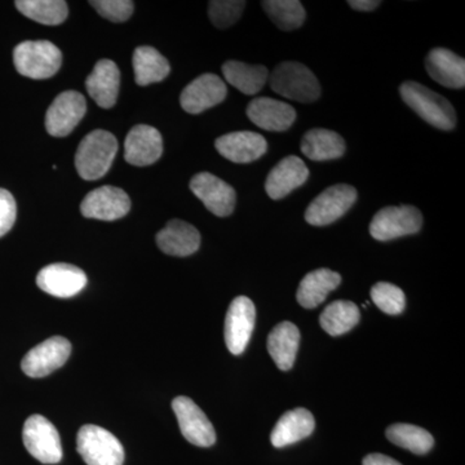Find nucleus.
<instances>
[{
	"instance_id": "11",
	"label": "nucleus",
	"mask_w": 465,
	"mask_h": 465,
	"mask_svg": "<svg viewBox=\"0 0 465 465\" xmlns=\"http://www.w3.org/2000/svg\"><path fill=\"white\" fill-rule=\"evenodd\" d=\"M72 353V344L63 336H54L27 351L21 367L30 378H43L65 365Z\"/></svg>"
},
{
	"instance_id": "33",
	"label": "nucleus",
	"mask_w": 465,
	"mask_h": 465,
	"mask_svg": "<svg viewBox=\"0 0 465 465\" xmlns=\"http://www.w3.org/2000/svg\"><path fill=\"white\" fill-rule=\"evenodd\" d=\"M262 7L275 25L284 32L299 29L307 18L299 0H265L262 2Z\"/></svg>"
},
{
	"instance_id": "25",
	"label": "nucleus",
	"mask_w": 465,
	"mask_h": 465,
	"mask_svg": "<svg viewBox=\"0 0 465 465\" xmlns=\"http://www.w3.org/2000/svg\"><path fill=\"white\" fill-rule=\"evenodd\" d=\"M341 283V274L326 268L317 269L302 278L296 298L302 308H317Z\"/></svg>"
},
{
	"instance_id": "34",
	"label": "nucleus",
	"mask_w": 465,
	"mask_h": 465,
	"mask_svg": "<svg viewBox=\"0 0 465 465\" xmlns=\"http://www.w3.org/2000/svg\"><path fill=\"white\" fill-rule=\"evenodd\" d=\"M371 299L376 307L390 316H399L405 311V293L394 284L388 282L374 284L371 289Z\"/></svg>"
},
{
	"instance_id": "31",
	"label": "nucleus",
	"mask_w": 465,
	"mask_h": 465,
	"mask_svg": "<svg viewBox=\"0 0 465 465\" xmlns=\"http://www.w3.org/2000/svg\"><path fill=\"white\" fill-rule=\"evenodd\" d=\"M15 5L24 16L43 25H60L69 15L67 3L63 0H17Z\"/></svg>"
},
{
	"instance_id": "39",
	"label": "nucleus",
	"mask_w": 465,
	"mask_h": 465,
	"mask_svg": "<svg viewBox=\"0 0 465 465\" xmlns=\"http://www.w3.org/2000/svg\"><path fill=\"white\" fill-rule=\"evenodd\" d=\"M348 5L356 11L370 12L378 8L381 2H376V0H349Z\"/></svg>"
},
{
	"instance_id": "16",
	"label": "nucleus",
	"mask_w": 465,
	"mask_h": 465,
	"mask_svg": "<svg viewBox=\"0 0 465 465\" xmlns=\"http://www.w3.org/2000/svg\"><path fill=\"white\" fill-rule=\"evenodd\" d=\"M228 94L225 82L215 74H203L186 85L180 96L182 108L189 114H200L225 100Z\"/></svg>"
},
{
	"instance_id": "24",
	"label": "nucleus",
	"mask_w": 465,
	"mask_h": 465,
	"mask_svg": "<svg viewBox=\"0 0 465 465\" xmlns=\"http://www.w3.org/2000/svg\"><path fill=\"white\" fill-rule=\"evenodd\" d=\"M316 428L314 416L307 409L291 410L281 416L272 432L271 440L274 448L281 449L307 439Z\"/></svg>"
},
{
	"instance_id": "19",
	"label": "nucleus",
	"mask_w": 465,
	"mask_h": 465,
	"mask_svg": "<svg viewBox=\"0 0 465 465\" xmlns=\"http://www.w3.org/2000/svg\"><path fill=\"white\" fill-rule=\"evenodd\" d=\"M220 155L232 163H251L258 161L268 150V143L260 134L240 131L219 137L215 143Z\"/></svg>"
},
{
	"instance_id": "37",
	"label": "nucleus",
	"mask_w": 465,
	"mask_h": 465,
	"mask_svg": "<svg viewBox=\"0 0 465 465\" xmlns=\"http://www.w3.org/2000/svg\"><path fill=\"white\" fill-rule=\"evenodd\" d=\"M17 207L14 195L0 189V237L7 234L16 222Z\"/></svg>"
},
{
	"instance_id": "32",
	"label": "nucleus",
	"mask_w": 465,
	"mask_h": 465,
	"mask_svg": "<svg viewBox=\"0 0 465 465\" xmlns=\"http://www.w3.org/2000/svg\"><path fill=\"white\" fill-rule=\"evenodd\" d=\"M387 439L394 445L399 446L414 454L424 455L432 450L434 439L432 434L423 428L412 424H393L388 428Z\"/></svg>"
},
{
	"instance_id": "9",
	"label": "nucleus",
	"mask_w": 465,
	"mask_h": 465,
	"mask_svg": "<svg viewBox=\"0 0 465 465\" xmlns=\"http://www.w3.org/2000/svg\"><path fill=\"white\" fill-rule=\"evenodd\" d=\"M87 113L84 94L65 91L58 94L45 114V128L51 136L65 137L73 133Z\"/></svg>"
},
{
	"instance_id": "23",
	"label": "nucleus",
	"mask_w": 465,
	"mask_h": 465,
	"mask_svg": "<svg viewBox=\"0 0 465 465\" xmlns=\"http://www.w3.org/2000/svg\"><path fill=\"white\" fill-rule=\"evenodd\" d=\"M157 244L167 255L185 258L200 250L201 234L197 228L189 223L171 220L161 232H158Z\"/></svg>"
},
{
	"instance_id": "26",
	"label": "nucleus",
	"mask_w": 465,
	"mask_h": 465,
	"mask_svg": "<svg viewBox=\"0 0 465 465\" xmlns=\"http://www.w3.org/2000/svg\"><path fill=\"white\" fill-rule=\"evenodd\" d=\"M300 344V331L295 324H277L268 336V351L275 365L282 371H289L295 363Z\"/></svg>"
},
{
	"instance_id": "12",
	"label": "nucleus",
	"mask_w": 465,
	"mask_h": 465,
	"mask_svg": "<svg viewBox=\"0 0 465 465\" xmlns=\"http://www.w3.org/2000/svg\"><path fill=\"white\" fill-rule=\"evenodd\" d=\"M173 409L186 440L200 448H210L216 442L215 428L194 401L189 397H176L173 401Z\"/></svg>"
},
{
	"instance_id": "1",
	"label": "nucleus",
	"mask_w": 465,
	"mask_h": 465,
	"mask_svg": "<svg viewBox=\"0 0 465 465\" xmlns=\"http://www.w3.org/2000/svg\"><path fill=\"white\" fill-rule=\"evenodd\" d=\"M400 94L406 105L427 124L442 131L454 130L457 113L448 99L412 81L401 84Z\"/></svg>"
},
{
	"instance_id": "14",
	"label": "nucleus",
	"mask_w": 465,
	"mask_h": 465,
	"mask_svg": "<svg viewBox=\"0 0 465 465\" xmlns=\"http://www.w3.org/2000/svg\"><path fill=\"white\" fill-rule=\"evenodd\" d=\"M189 186L195 197L200 198L213 215L219 217L232 215L237 202V194L224 180L210 173H201L193 177Z\"/></svg>"
},
{
	"instance_id": "5",
	"label": "nucleus",
	"mask_w": 465,
	"mask_h": 465,
	"mask_svg": "<svg viewBox=\"0 0 465 465\" xmlns=\"http://www.w3.org/2000/svg\"><path fill=\"white\" fill-rule=\"evenodd\" d=\"M76 449L87 465H124V446L99 425H84L79 430Z\"/></svg>"
},
{
	"instance_id": "22",
	"label": "nucleus",
	"mask_w": 465,
	"mask_h": 465,
	"mask_svg": "<svg viewBox=\"0 0 465 465\" xmlns=\"http://www.w3.org/2000/svg\"><path fill=\"white\" fill-rule=\"evenodd\" d=\"M119 84H121L119 67L114 61L106 60V58L100 60L85 79L88 94L103 109H110L115 105Z\"/></svg>"
},
{
	"instance_id": "8",
	"label": "nucleus",
	"mask_w": 465,
	"mask_h": 465,
	"mask_svg": "<svg viewBox=\"0 0 465 465\" xmlns=\"http://www.w3.org/2000/svg\"><path fill=\"white\" fill-rule=\"evenodd\" d=\"M24 445L36 460L56 464L63 459V446L56 427L42 415H32L23 430Z\"/></svg>"
},
{
	"instance_id": "20",
	"label": "nucleus",
	"mask_w": 465,
	"mask_h": 465,
	"mask_svg": "<svg viewBox=\"0 0 465 465\" xmlns=\"http://www.w3.org/2000/svg\"><path fill=\"white\" fill-rule=\"evenodd\" d=\"M309 170L302 159L290 155L269 173L266 177L265 191L272 200L278 201L289 195L291 192L307 183Z\"/></svg>"
},
{
	"instance_id": "7",
	"label": "nucleus",
	"mask_w": 465,
	"mask_h": 465,
	"mask_svg": "<svg viewBox=\"0 0 465 465\" xmlns=\"http://www.w3.org/2000/svg\"><path fill=\"white\" fill-rule=\"evenodd\" d=\"M423 226V215L414 206H391L376 213L370 234L376 241L387 242L416 234Z\"/></svg>"
},
{
	"instance_id": "30",
	"label": "nucleus",
	"mask_w": 465,
	"mask_h": 465,
	"mask_svg": "<svg viewBox=\"0 0 465 465\" xmlns=\"http://www.w3.org/2000/svg\"><path fill=\"white\" fill-rule=\"evenodd\" d=\"M360 318V309L354 302L338 300L324 309L320 317V323L329 335L341 336L356 327Z\"/></svg>"
},
{
	"instance_id": "18",
	"label": "nucleus",
	"mask_w": 465,
	"mask_h": 465,
	"mask_svg": "<svg viewBox=\"0 0 465 465\" xmlns=\"http://www.w3.org/2000/svg\"><path fill=\"white\" fill-rule=\"evenodd\" d=\"M246 113L253 124L271 133H283L296 121V112L292 106L271 97L253 99L247 106Z\"/></svg>"
},
{
	"instance_id": "10",
	"label": "nucleus",
	"mask_w": 465,
	"mask_h": 465,
	"mask_svg": "<svg viewBox=\"0 0 465 465\" xmlns=\"http://www.w3.org/2000/svg\"><path fill=\"white\" fill-rule=\"evenodd\" d=\"M256 309L252 300L238 296L232 300L225 318V342L229 351L240 356L246 351L255 327Z\"/></svg>"
},
{
	"instance_id": "15",
	"label": "nucleus",
	"mask_w": 465,
	"mask_h": 465,
	"mask_svg": "<svg viewBox=\"0 0 465 465\" xmlns=\"http://www.w3.org/2000/svg\"><path fill=\"white\" fill-rule=\"evenodd\" d=\"M36 284L39 289L56 298H72L84 289L87 275L78 266L57 262L39 272Z\"/></svg>"
},
{
	"instance_id": "6",
	"label": "nucleus",
	"mask_w": 465,
	"mask_h": 465,
	"mask_svg": "<svg viewBox=\"0 0 465 465\" xmlns=\"http://www.w3.org/2000/svg\"><path fill=\"white\" fill-rule=\"evenodd\" d=\"M357 198L358 193L353 186L347 183L330 186L309 204L304 213L305 220L314 226L332 224L353 207Z\"/></svg>"
},
{
	"instance_id": "21",
	"label": "nucleus",
	"mask_w": 465,
	"mask_h": 465,
	"mask_svg": "<svg viewBox=\"0 0 465 465\" xmlns=\"http://www.w3.org/2000/svg\"><path fill=\"white\" fill-rule=\"evenodd\" d=\"M425 69L437 84L446 88H464L465 60L446 48H433L425 57Z\"/></svg>"
},
{
	"instance_id": "29",
	"label": "nucleus",
	"mask_w": 465,
	"mask_h": 465,
	"mask_svg": "<svg viewBox=\"0 0 465 465\" xmlns=\"http://www.w3.org/2000/svg\"><path fill=\"white\" fill-rule=\"evenodd\" d=\"M222 70L229 84L249 96L262 91L269 78L266 66L249 65L241 61H226Z\"/></svg>"
},
{
	"instance_id": "4",
	"label": "nucleus",
	"mask_w": 465,
	"mask_h": 465,
	"mask_svg": "<svg viewBox=\"0 0 465 465\" xmlns=\"http://www.w3.org/2000/svg\"><path fill=\"white\" fill-rule=\"evenodd\" d=\"M14 64L17 72L26 78L48 79L60 70L63 54L54 43L26 41L15 48Z\"/></svg>"
},
{
	"instance_id": "27",
	"label": "nucleus",
	"mask_w": 465,
	"mask_h": 465,
	"mask_svg": "<svg viewBox=\"0 0 465 465\" xmlns=\"http://www.w3.org/2000/svg\"><path fill=\"white\" fill-rule=\"evenodd\" d=\"M344 139L341 134L324 128H313L302 140V152L312 161L324 162L341 158L345 154Z\"/></svg>"
},
{
	"instance_id": "35",
	"label": "nucleus",
	"mask_w": 465,
	"mask_h": 465,
	"mask_svg": "<svg viewBox=\"0 0 465 465\" xmlns=\"http://www.w3.org/2000/svg\"><path fill=\"white\" fill-rule=\"evenodd\" d=\"M246 5L240 0H213L208 3V17L217 29H228L240 20Z\"/></svg>"
},
{
	"instance_id": "28",
	"label": "nucleus",
	"mask_w": 465,
	"mask_h": 465,
	"mask_svg": "<svg viewBox=\"0 0 465 465\" xmlns=\"http://www.w3.org/2000/svg\"><path fill=\"white\" fill-rule=\"evenodd\" d=\"M134 82L140 87L158 84L171 72L170 63L163 54L149 45L137 47L134 52Z\"/></svg>"
},
{
	"instance_id": "3",
	"label": "nucleus",
	"mask_w": 465,
	"mask_h": 465,
	"mask_svg": "<svg viewBox=\"0 0 465 465\" xmlns=\"http://www.w3.org/2000/svg\"><path fill=\"white\" fill-rule=\"evenodd\" d=\"M269 84L275 94L298 103H314L321 96L317 76L309 67L295 61H284L275 66Z\"/></svg>"
},
{
	"instance_id": "17",
	"label": "nucleus",
	"mask_w": 465,
	"mask_h": 465,
	"mask_svg": "<svg viewBox=\"0 0 465 465\" xmlns=\"http://www.w3.org/2000/svg\"><path fill=\"white\" fill-rule=\"evenodd\" d=\"M163 153V139L157 128L134 125L124 142V159L133 166L145 167L155 163Z\"/></svg>"
},
{
	"instance_id": "38",
	"label": "nucleus",
	"mask_w": 465,
	"mask_h": 465,
	"mask_svg": "<svg viewBox=\"0 0 465 465\" xmlns=\"http://www.w3.org/2000/svg\"><path fill=\"white\" fill-rule=\"evenodd\" d=\"M363 465H402L387 455L370 454L363 459Z\"/></svg>"
},
{
	"instance_id": "36",
	"label": "nucleus",
	"mask_w": 465,
	"mask_h": 465,
	"mask_svg": "<svg viewBox=\"0 0 465 465\" xmlns=\"http://www.w3.org/2000/svg\"><path fill=\"white\" fill-rule=\"evenodd\" d=\"M90 5L101 16L112 23H124L130 20L134 8L131 0H92Z\"/></svg>"
},
{
	"instance_id": "13",
	"label": "nucleus",
	"mask_w": 465,
	"mask_h": 465,
	"mask_svg": "<svg viewBox=\"0 0 465 465\" xmlns=\"http://www.w3.org/2000/svg\"><path fill=\"white\" fill-rule=\"evenodd\" d=\"M131 200L127 193L115 186H101L85 195L81 204L82 215L87 219L114 222L130 213Z\"/></svg>"
},
{
	"instance_id": "2",
	"label": "nucleus",
	"mask_w": 465,
	"mask_h": 465,
	"mask_svg": "<svg viewBox=\"0 0 465 465\" xmlns=\"http://www.w3.org/2000/svg\"><path fill=\"white\" fill-rule=\"evenodd\" d=\"M118 153V142L108 131L94 130L82 140L75 154V168L85 182L105 176Z\"/></svg>"
}]
</instances>
